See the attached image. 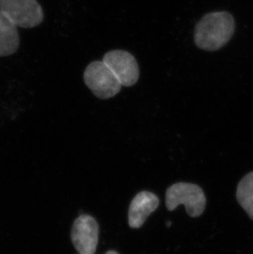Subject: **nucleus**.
I'll return each mask as SVG.
<instances>
[{"mask_svg":"<svg viewBox=\"0 0 253 254\" xmlns=\"http://www.w3.org/2000/svg\"><path fill=\"white\" fill-rule=\"evenodd\" d=\"M234 31L235 21L229 12H210L196 25L194 42L203 51H218L231 40Z\"/></svg>","mask_w":253,"mask_h":254,"instance_id":"obj_1","label":"nucleus"},{"mask_svg":"<svg viewBox=\"0 0 253 254\" xmlns=\"http://www.w3.org/2000/svg\"><path fill=\"white\" fill-rule=\"evenodd\" d=\"M165 204L169 211H174L179 205H184L189 216L199 217L205 211L206 198L198 185L177 183L166 190Z\"/></svg>","mask_w":253,"mask_h":254,"instance_id":"obj_2","label":"nucleus"},{"mask_svg":"<svg viewBox=\"0 0 253 254\" xmlns=\"http://www.w3.org/2000/svg\"><path fill=\"white\" fill-rule=\"evenodd\" d=\"M83 77L86 86L96 97L102 100L114 97L122 88L117 77L102 60L87 65Z\"/></svg>","mask_w":253,"mask_h":254,"instance_id":"obj_3","label":"nucleus"},{"mask_svg":"<svg viewBox=\"0 0 253 254\" xmlns=\"http://www.w3.org/2000/svg\"><path fill=\"white\" fill-rule=\"evenodd\" d=\"M0 12L17 27L33 28L43 22V10L36 0H0Z\"/></svg>","mask_w":253,"mask_h":254,"instance_id":"obj_4","label":"nucleus"},{"mask_svg":"<svg viewBox=\"0 0 253 254\" xmlns=\"http://www.w3.org/2000/svg\"><path fill=\"white\" fill-rule=\"evenodd\" d=\"M103 62L112 70L121 85L133 86L139 79L140 70L136 59L131 53L122 50L109 51L105 54Z\"/></svg>","mask_w":253,"mask_h":254,"instance_id":"obj_5","label":"nucleus"},{"mask_svg":"<svg viewBox=\"0 0 253 254\" xmlns=\"http://www.w3.org/2000/svg\"><path fill=\"white\" fill-rule=\"evenodd\" d=\"M100 229L96 219L82 214L72 225L71 240L79 254H94L98 245Z\"/></svg>","mask_w":253,"mask_h":254,"instance_id":"obj_6","label":"nucleus"},{"mask_svg":"<svg viewBox=\"0 0 253 254\" xmlns=\"http://www.w3.org/2000/svg\"><path fill=\"white\" fill-rule=\"evenodd\" d=\"M160 200L148 191H141L131 201L128 210V225L132 229L141 228L146 219L158 208Z\"/></svg>","mask_w":253,"mask_h":254,"instance_id":"obj_7","label":"nucleus"},{"mask_svg":"<svg viewBox=\"0 0 253 254\" xmlns=\"http://www.w3.org/2000/svg\"><path fill=\"white\" fill-rule=\"evenodd\" d=\"M17 27L0 12V57L12 56L19 47Z\"/></svg>","mask_w":253,"mask_h":254,"instance_id":"obj_8","label":"nucleus"},{"mask_svg":"<svg viewBox=\"0 0 253 254\" xmlns=\"http://www.w3.org/2000/svg\"><path fill=\"white\" fill-rule=\"evenodd\" d=\"M237 200L253 221V172L245 175L239 183Z\"/></svg>","mask_w":253,"mask_h":254,"instance_id":"obj_9","label":"nucleus"},{"mask_svg":"<svg viewBox=\"0 0 253 254\" xmlns=\"http://www.w3.org/2000/svg\"><path fill=\"white\" fill-rule=\"evenodd\" d=\"M105 254H120L119 253L116 252L115 250H110V251H108L107 253H105Z\"/></svg>","mask_w":253,"mask_h":254,"instance_id":"obj_10","label":"nucleus"},{"mask_svg":"<svg viewBox=\"0 0 253 254\" xmlns=\"http://www.w3.org/2000/svg\"><path fill=\"white\" fill-rule=\"evenodd\" d=\"M170 225H171V224L170 223V221H168L167 226H170Z\"/></svg>","mask_w":253,"mask_h":254,"instance_id":"obj_11","label":"nucleus"}]
</instances>
